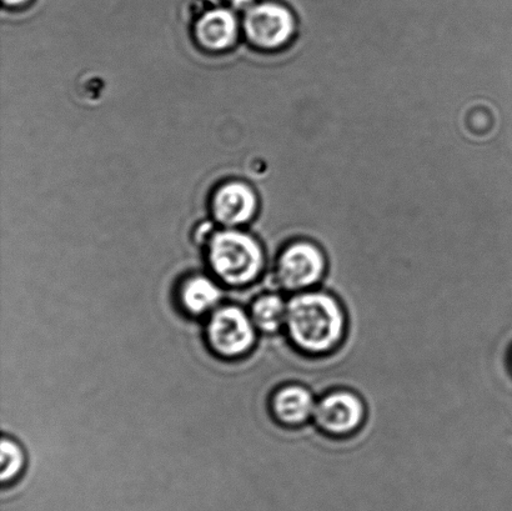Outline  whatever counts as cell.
Masks as SVG:
<instances>
[{
	"instance_id": "cell-1",
	"label": "cell",
	"mask_w": 512,
	"mask_h": 511,
	"mask_svg": "<svg viewBox=\"0 0 512 511\" xmlns=\"http://www.w3.org/2000/svg\"><path fill=\"white\" fill-rule=\"evenodd\" d=\"M285 327L301 352L328 354L343 342L346 315L333 295L305 290L289 300Z\"/></svg>"
},
{
	"instance_id": "cell-2",
	"label": "cell",
	"mask_w": 512,
	"mask_h": 511,
	"mask_svg": "<svg viewBox=\"0 0 512 511\" xmlns=\"http://www.w3.org/2000/svg\"><path fill=\"white\" fill-rule=\"evenodd\" d=\"M209 264L220 283L232 288L247 287L263 272V249L255 239L237 230H225L209 240Z\"/></svg>"
},
{
	"instance_id": "cell-3",
	"label": "cell",
	"mask_w": 512,
	"mask_h": 511,
	"mask_svg": "<svg viewBox=\"0 0 512 511\" xmlns=\"http://www.w3.org/2000/svg\"><path fill=\"white\" fill-rule=\"evenodd\" d=\"M256 330L250 314L237 305H225L210 315L205 337L214 354L232 360L244 357L254 348Z\"/></svg>"
},
{
	"instance_id": "cell-4",
	"label": "cell",
	"mask_w": 512,
	"mask_h": 511,
	"mask_svg": "<svg viewBox=\"0 0 512 511\" xmlns=\"http://www.w3.org/2000/svg\"><path fill=\"white\" fill-rule=\"evenodd\" d=\"M326 259L319 247L310 242H296L283 250L276 267L280 287L288 292H305L321 282Z\"/></svg>"
},
{
	"instance_id": "cell-5",
	"label": "cell",
	"mask_w": 512,
	"mask_h": 511,
	"mask_svg": "<svg viewBox=\"0 0 512 511\" xmlns=\"http://www.w3.org/2000/svg\"><path fill=\"white\" fill-rule=\"evenodd\" d=\"M295 20L289 9L276 3H261L248 9L244 30L255 47L278 49L293 37Z\"/></svg>"
},
{
	"instance_id": "cell-6",
	"label": "cell",
	"mask_w": 512,
	"mask_h": 511,
	"mask_svg": "<svg viewBox=\"0 0 512 511\" xmlns=\"http://www.w3.org/2000/svg\"><path fill=\"white\" fill-rule=\"evenodd\" d=\"M365 415V404L358 394L335 390L316 403L313 418L323 432L343 437L358 432Z\"/></svg>"
},
{
	"instance_id": "cell-7",
	"label": "cell",
	"mask_w": 512,
	"mask_h": 511,
	"mask_svg": "<svg viewBox=\"0 0 512 511\" xmlns=\"http://www.w3.org/2000/svg\"><path fill=\"white\" fill-rule=\"evenodd\" d=\"M256 197L253 190L243 183H229L214 195L213 213L215 219L225 227H237L253 218Z\"/></svg>"
},
{
	"instance_id": "cell-8",
	"label": "cell",
	"mask_w": 512,
	"mask_h": 511,
	"mask_svg": "<svg viewBox=\"0 0 512 511\" xmlns=\"http://www.w3.org/2000/svg\"><path fill=\"white\" fill-rule=\"evenodd\" d=\"M316 402L310 390L300 385H288L271 399V410L279 423L288 427L303 425L314 417Z\"/></svg>"
},
{
	"instance_id": "cell-9",
	"label": "cell",
	"mask_w": 512,
	"mask_h": 511,
	"mask_svg": "<svg viewBox=\"0 0 512 511\" xmlns=\"http://www.w3.org/2000/svg\"><path fill=\"white\" fill-rule=\"evenodd\" d=\"M238 34V23L228 9H215L204 14L195 25V37L205 49L224 50L233 45Z\"/></svg>"
},
{
	"instance_id": "cell-10",
	"label": "cell",
	"mask_w": 512,
	"mask_h": 511,
	"mask_svg": "<svg viewBox=\"0 0 512 511\" xmlns=\"http://www.w3.org/2000/svg\"><path fill=\"white\" fill-rule=\"evenodd\" d=\"M223 290L215 280L205 275H193L184 280L179 289V300L185 312L194 317L213 313L222 302Z\"/></svg>"
},
{
	"instance_id": "cell-11",
	"label": "cell",
	"mask_w": 512,
	"mask_h": 511,
	"mask_svg": "<svg viewBox=\"0 0 512 511\" xmlns=\"http://www.w3.org/2000/svg\"><path fill=\"white\" fill-rule=\"evenodd\" d=\"M288 303L278 294H264L254 300L250 317L256 329L265 334L278 333L286 324Z\"/></svg>"
},
{
	"instance_id": "cell-12",
	"label": "cell",
	"mask_w": 512,
	"mask_h": 511,
	"mask_svg": "<svg viewBox=\"0 0 512 511\" xmlns=\"http://www.w3.org/2000/svg\"><path fill=\"white\" fill-rule=\"evenodd\" d=\"M0 455H2L0 479L3 484L13 483L22 474L27 463L24 450L14 439L4 437L0 444Z\"/></svg>"
},
{
	"instance_id": "cell-13",
	"label": "cell",
	"mask_w": 512,
	"mask_h": 511,
	"mask_svg": "<svg viewBox=\"0 0 512 511\" xmlns=\"http://www.w3.org/2000/svg\"><path fill=\"white\" fill-rule=\"evenodd\" d=\"M210 232H212V225H204V227L199 229V232L195 239H197L198 243H203L205 242V240L209 239Z\"/></svg>"
},
{
	"instance_id": "cell-14",
	"label": "cell",
	"mask_w": 512,
	"mask_h": 511,
	"mask_svg": "<svg viewBox=\"0 0 512 511\" xmlns=\"http://www.w3.org/2000/svg\"><path fill=\"white\" fill-rule=\"evenodd\" d=\"M28 2L29 0H3V4L8 5V7H19V5H23Z\"/></svg>"
}]
</instances>
